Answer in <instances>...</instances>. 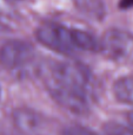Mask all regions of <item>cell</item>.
Returning a JSON list of instances; mask_svg holds the SVG:
<instances>
[{"mask_svg":"<svg viewBox=\"0 0 133 135\" xmlns=\"http://www.w3.org/2000/svg\"><path fill=\"white\" fill-rule=\"evenodd\" d=\"M35 38L45 47L63 55H73L77 51H99V42L91 33L58 23L40 25L35 31Z\"/></svg>","mask_w":133,"mask_h":135,"instance_id":"7a4b0ae2","label":"cell"},{"mask_svg":"<svg viewBox=\"0 0 133 135\" xmlns=\"http://www.w3.org/2000/svg\"><path fill=\"white\" fill-rule=\"evenodd\" d=\"M63 135H98V134L94 133L91 129H88L87 127L73 124V126L66 127L63 131Z\"/></svg>","mask_w":133,"mask_h":135,"instance_id":"ba28073f","label":"cell"},{"mask_svg":"<svg viewBox=\"0 0 133 135\" xmlns=\"http://www.w3.org/2000/svg\"><path fill=\"white\" fill-rule=\"evenodd\" d=\"M32 44L25 40H7L0 46V65L6 70H19L27 66L34 59Z\"/></svg>","mask_w":133,"mask_h":135,"instance_id":"277c9868","label":"cell"},{"mask_svg":"<svg viewBox=\"0 0 133 135\" xmlns=\"http://www.w3.org/2000/svg\"><path fill=\"white\" fill-rule=\"evenodd\" d=\"M9 30V26L7 25L5 21H2L1 19H0V33L1 32H6V31Z\"/></svg>","mask_w":133,"mask_h":135,"instance_id":"8fae6325","label":"cell"},{"mask_svg":"<svg viewBox=\"0 0 133 135\" xmlns=\"http://www.w3.org/2000/svg\"><path fill=\"white\" fill-rule=\"evenodd\" d=\"M14 17L15 11L12 8L8 0H0V19L5 21V19H14Z\"/></svg>","mask_w":133,"mask_h":135,"instance_id":"9c48e42d","label":"cell"},{"mask_svg":"<svg viewBox=\"0 0 133 135\" xmlns=\"http://www.w3.org/2000/svg\"><path fill=\"white\" fill-rule=\"evenodd\" d=\"M103 135H133V129L121 123L111 121L104 124Z\"/></svg>","mask_w":133,"mask_h":135,"instance_id":"52a82bcc","label":"cell"},{"mask_svg":"<svg viewBox=\"0 0 133 135\" xmlns=\"http://www.w3.org/2000/svg\"><path fill=\"white\" fill-rule=\"evenodd\" d=\"M14 126L26 135H38L42 128V119L38 113L28 108H18L12 114Z\"/></svg>","mask_w":133,"mask_h":135,"instance_id":"5b68a950","label":"cell"},{"mask_svg":"<svg viewBox=\"0 0 133 135\" xmlns=\"http://www.w3.org/2000/svg\"><path fill=\"white\" fill-rule=\"evenodd\" d=\"M99 51L118 64L133 63V35L121 28H110L99 42Z\"/></svg>","mask_w":133,"mask_h":135,"instance_id":"3957f363","label":"cell"},{"mask_svg":"<svg viewBox=\"0 0 133 135\" xmlns=\"http://www.w3.org/2000/svg\"><path fill=\"white\" fill-rule=\"evenodd\" d=\"M133 7V0H120L119 8L120 9H129Z\"/></svg>","mask_w":133,"mask_h":135,"instance_id":"30bf717a","label":"cell"},{"mask_svg":"<svg viewBox=\"0 0 133 135\" xmlns=\"http://www.w3.org/2000/svg\"><path fill=\"white\" fill-rule=\"evenodd\" d=\"M91 75L87 68L78 62H57L51 65L46 86L51 96L64 109L75 115L90 112L88 88Z\"/></svg>","mask_w":133,"mask_h":135,"instance_id":"6da1fadb","label":"cell"},{"mask_svg":"<svg viewBox=\"0 0 133 135\" xmlns=\"http://www.w3.org/2000/svg\"><path fill=\"white\" fill-rule=\"evenodd\" d=\"M113 93L119 102L133 105V75L124 76L115 81Z\"/></svg>","mask_w":133,"mask_h":135,"instance_id":"8992f818","label":"cell"},{"mask_svg":"<svg viewBox=\"0 0 133 135\" xmlns=\"http://www.w3.org/2000/svg\"><path fill=\"white\" fill-rule=\"evenodd\" d=\"M127 122H129L130 127L133 129V110L132 112H130L129 114H127Z\"/></svg>","mask_w":133,"mask_h":135,"instance_id":"7c38bea8","label":"cell"}]
</instances>
